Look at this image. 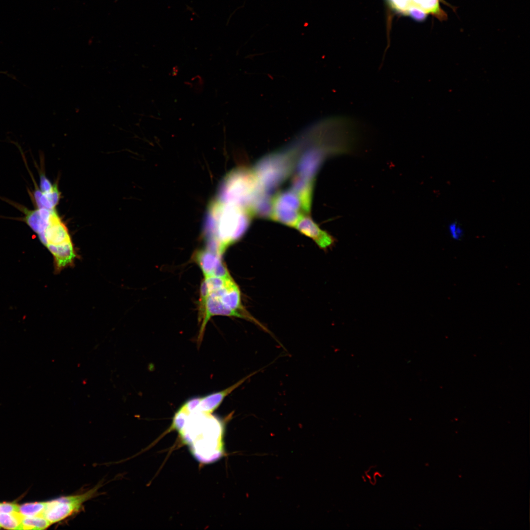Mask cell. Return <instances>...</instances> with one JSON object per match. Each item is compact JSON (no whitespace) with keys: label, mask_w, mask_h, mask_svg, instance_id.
I'll use <instances>...</instances> for the list:
<instances>
[{"label":"cell","mask_w":530,"mask_h":530,"mask_svg":"<svg viewBox=\"0 0 530 530\" xmlns=\"http://www.w3.org/2000/svg\"><path fill=\"white\" fill-rule=\"evenodd\" d=\"M46 502L25 503L19 505V512L24 516H42Z\"/></svg>","instance_id":"2e32d148"},{"label":"cell","mask_w":530,"mask_h":530,"mask_svg":"<svg viewBox=\"0 0 530 530\" xmlns=\"http://www.w3.org/2000/svg\"><path fill=\"white\" fill-rule=\"evenodd\" d=\"M253 215L248 209L215 199L209 208L205 221L209 248L222 255L246 232Z\"/></svg>","instance_id":"7a4b0ae2"},{"label":"cell","mask_w":530,"mask_h":530,"mask_svg":"<svg viewBox=\"0 0 530 530\" xmlns=\"http://www.w3.org/2000/svg\"><path fill=\"white\" fill-rule=\"evenodd\" d=\"M258 371H259L250 374L226 389L201 398V400L195 411L212 414L219 406L226 397L241 385L248 378Z\"/></svg>","instance_id":"7c38bea8"},{"label":"cell","mask_w":530,"mask_h":530,"mask_svg":"<svg viewBox=\"0 0 530 530\" xmlns=\"http://www.w3.org/2000/svg\"><path fill=\"white\" fill-rule=\"evenodd\" d=\"M314 181L294 175L291 183V190L300 198L305 213H309L310 211Z\"/></svg>","instance_id":"4fadbf2b"},{"label":"cell","mask_w":530,"mask_h":530,"mask_svg":"<svg viewBox=\"0 0 530 530\" xmlns=\"http://www.w3.org/2000/svg\"><path fill=\"white\" fill-rule=\"evenodd\" d=\"M396 11L411 17L418 21H424L428 13L439 12L438 0H387Z\"/></svg>","instance_id":"ba28073f"},{"label":"cell","mask_w":530,"mask_h":530,"mask_svg":"<svg viewBox=\"0 0 530 530\" xmlns=\"http://www.w3.org/2000/svg\"><path fill=\"white\" fill-rule=\"evenodd\" d=\"M24 516L19 512L0 513V526L8 530H22Z\"/></svg>","instance_id":"5bb4252c"},{"label":"cell","mask_w":530,"mask_h":530,"mask_svg":"<svg viewBox=\"0 0 530 530\" xmlns=\"http://www.w3.org/2000/svg\"><path fill=\"white\" fill-rule=\"evenodd\" d=\"M199 304L201 327L198 339L200 343L206 324L212 317L232 316L254 320L244 310L239 289L231 275L204 277L201 285Z\"/></svg>","instance_id":"6da1fadb"},{"label":"cell","mask_w":530,"mask_h":530,"mask_svg":"<svg viewBox=\"0 0 530 530\" xmlns=\"http://www.w3.org/2000/svg\"><path fill=\"white\" fill-rule=\"evenodd\" d=\"M0 528H1V527H0Z\"/></svg>","instance_id":"44dd1931"},{"label":"cell","mask_w":530,"mask_h":530,"mask_svg":"<svg viewBox=\"0 0 530 530\" xmlns=\"http://www.w3.org/2000/svg\"><path fill=\"white\" fill-rule=\"evenodd\" d=\"M98 487L81 494L63 496L46 502L42 516L51 525L64 520L78 511L85 502L92 498Z\"/></svg>","instance_id":"52a82bcc"},{"label":"cell","mask_w":530,"mask_h":530,"mask_svg":"<svg viewBox=\"0 0 530 530\" xmlns=\"http://www.w3.org/2000/svg\"><path fill=\"white\" fill-rule=\"evenodd\" d=\"M259 190L253 170L239 167L232 170L224 178L216 199L251 212L252 205Z\"/></svg>","instance_id":"277c9868"},{"label":"cell","mask_w":530,"mask_h":530,"mask_svg":"<svg viewBox=\"0 0 530 530\" xmlns=\"http://www.w3.org/2000/svg\"><path fill=\"white\" fill-rule=\"evenodd\" d=\"M200 397H195L186 401L181 406L188 413L194 412L198 406L200 400Z\"/></svg>","instance_id":"ac0fdd59"},{"label":"cell","mask_w":530,"mask_h":530,"mask_svg":"<svg viewBox=\"0 0 530 530\" xmlns=\"http://www.w3.org/2000/svg\"><path fill=\"white\" fill-rule=\"evenodd\" d=\"M295 228L302 234L313 239L322 249H326L335 243L334 238L321 229L309 216L303 215Z\"/></svg>","instance_id":"8fae6325"},{"label":"cell","mask_w":530,"mask_h":530,"mask_svg":"<svg viewBox=\"0 0 530 530\" xmlns=\"http://www.w3.org/2000/svg\"><path fill=\"white\" fill-rule=\"evenodd\" d=\"M221 256L216 251L207 248L196 252L193 259L200 267L204 277L230 276Z\"/></svg>","instance_id":"30bf717a"},{"label":"cell","mask_w":530,"mask_h":530,"mask_svg":"<svg viewBox=\"0 0 530 530\" xmlns=\"http://www.w3.org/2000/svg\"><path fill=\"white\" fill-rule=\"evenodd\" d=\"M303 213L300 198L291 189L280 192L272 198L270 218L274 221L295 227Z\"/></svg>","instance_id":"8992f818"},{"label":"cell","mask_w":530,"mask_h":530,"mask_svg":"<svg viewBox=\"0 0 530 530\" xmlns=\"http://www.w3.org/2000/svg\"><path fill=\"white\" fill-rule=\"evenodd\" d=\"M19 512V505L12 503H0V513H9Z\"/></svg>","instance_id":"d6986e66"},{"label":"cell","mask_w":530,"mask_h":530,"mask_svg":"<svg viewBox=\"0 0 530 530\" xmlns=\"http://www.w3.org/2000/svg\"><path fill=\"white\" fill-rule=\"evenodd\" d=\"M53 186L43 174L40 175V189L41 191L47 192L53 188Z\"/></svg>","instance_id":"ffe728a7"},{"label":"cell","mask_w":530,"mask_h":530,"mask_svg":"<svg viewBox=\"0 0 530 530\" xmlns=\"http://www.w3.org/2000/svg\"><path fill=\"white\" fill-rule=\"evenodd\" d=\"M211 414L188 413L177 430L195 457L205 463L216 460L222 453V427Z\"/></svg>","instance_id":"3957f363"},{"label":"cell","mask_w":530,"mask_h":530,"mask_svg":"<svg viewBox=\"0 0 530 530\" xmlns=\"http://www.w3.org/2000/svg\"><path fill=\"white\" fill-rule=\"evenodd\" d=\"M292 160L287 152L272 153L262 158L253 169L261 191L271 195L291 171Z\"/></svg>","instance_id":"5b68a950"},{"label":"cell","mask_w":530,"mask_h":530,"mask_svg":"<svg viewBox=\"0 0 530 530\" xmlns=\"http://www.w3.org/2000/svg\"><path fill=\"white\" fill-rule=\"evenodd\" d=\"M328 154L330 153L327 150L322 148L313 147L307 149L298 160L295 175L314 181L316 175Z\"/></svg>","instance_id":"9c48e42d"},{"label":"cell","mask_w":530,"mask_h":530,"mask_svg":"<svg viewBox=\"0 0 530 530\" xmlns=\"http://www.w3.org/2000/svg\"><path fill=\"white\" fill-rule=\"evenodd\" d=\"M51 524L41 516H24L22 522V530H44Z\"/></svg>","instance_id":"9a60e30c"},{"label":"cell","mask_w":530,"mask_h":530,"mask_svg":"<svg viewBox=\"0 0 530 530\" xmlns=\"http://www.w3.org/2000/svg\"><path fill=\"white\" fill-rule=\"evenodd\" d=\"M448 231L451 238L454 240L460 239L464 234L462 228L456 221L451 222L449 224Z\"/></svg>","instance_id":"e0dca14e"}]
</instances>
